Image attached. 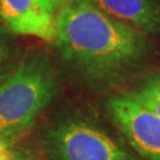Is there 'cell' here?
<instances>
[{
    "mask_svg": "<svg viewBox=\"0 0 160 160\" xmlns=\"http://www.w3.org/2000/svg\"><path fill=\"white\" fill-rule=\"evenodd\" d=\"M53 48L65 77L90 94H113L148 69V34L101 10L92 0H63L56 12Z\"/></svg>",
    "mask_w": 160,
    "mask_h": 160,
    "instance_id": "1",
    "label": "cell"
},
{
    "mask_svg": "<svg viewBox=\"0 0 160 160\" xmlns=\"http://www.w3.org/2000/svg\"><path fill=\"white\" fill-rule=\"evenodd\" d=\"M38 147L44 160H142L92 108L77 104L64 106L46 119Z\"/></svg>",
    "mask_w": 160,
    "mask_h": 160,
    "instance_id": "2",
    "label": "cell"
},
{
    "mask_svg": "<svg viewBox=\"0 0 160 160\" xmlns=\"http://www.w3.org/2000/svg\"><path fill=\"white\" fill-rule=\"evenodd\" d=\"M59 92L51 58L31 49L0 86V138L19 143L29 135Z\"/></svg>",
    "mask_w": 160,
    "mask_h": 160,
    "instance_id": "3",
    "label": "cell"
},
{
    "mask_svg": "<svg viewBox=\"0 0 160 160\" xmlns=\"http://www.w3.org/2000/svg\"><path fill=\"white\" fill-rule=\"evenodd\" d=\"M103 113L142 160H160V116L123 89L107 95Z\"/></svg>",
    "mask_w": 160,
    "mask_h": 160,
    "instance_id": "4",
    "label": "cell"
},
{
    "mask_svg": "<svg viewBox=\"0 0 160 160\" xmlns=\"http://www.w3.org/2000/svg\"><path fill=\"white\" fill-rule=\"evenodd\" d=\"M57 8L49 0H0V18L11 33L52 43Z\"/></svg>",
    "mask_w": 160,
    "mask_h": 160,
    "instance_id": "5",
    "label": "cell"
},
{
    "mask_svg": "<svg viewBox=\"0 0 160 160\" xmlns=\"http://www.w3.org/2000/svg\"><path fill=\"white\" fill-rule=\"evenodd\" d=\"M101 10L145 33H160V0H92Z\"/></svg>",
    "mask_w": 160,
    "mask_h": 160,
    "instance_id": "6",
    "label": "cell"
},
{
    "mask_svg": "<svg viewBox=\"0 0 160 160\" xmlns=\"http://www.w3.org/2000/svg\"><path fill=\"white\" fill-rule=\"evenodd\" d=\"M137 101L160 116V68L143 72L125 89Z\"/></svg>",
    "mask_w": 160,
    "mask_h": 160,
    "instance_id": "7",
    "label": "cell"
},
{
    "mask_svg": "<svg viewBox=\"0 0 160 160\" xmlns=\"http://www.w3.org/2000/svg\"><path fill=\"white\" fill-rule=\"evenodd\" d=\"M10 33L5 26H0V86L12 74L19 59Z\"/></svg>",
    "mask_w": 160,
    "mask_h": 160,
    "instance_id": "8",
    "label": "cell"
},
{
    "mask_svg": "<svg viewBox=\"0 0 160 160\" xmlns=\"http://www.w3.org/2000/svg\"><path fill=\"white\" fill-rule=\"evenodd\" d=\"M0 138V160H37L30 152Z\"/></svg>",
    "mask_w": 160,
    "mask_h": 160,
    "instance_id": "9",
    "label": "cell"
},
{
    "mask_svg": "<svg viewBox=\"0 0 160 160\" xmlns=\"http://www.w3.org/2000/svg\"><path fill=\"white\" fill-rule=\"evenodd\" d=\"M49 1H50V2H51L52 5L55 6L56 8H58V6L63 2V0H49Z\"/></svg>",
    "mask_w": 160,
    "mask_h": 160,
    "instance_id": "10",
    "label": "cell"
}]
</instances>
